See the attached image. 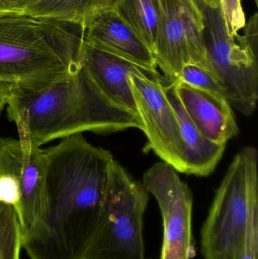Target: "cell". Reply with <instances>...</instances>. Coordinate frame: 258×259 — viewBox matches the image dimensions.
Listing matches in <instances>:
<instances>
[{"instance_id": "cell-1", "label": "cell", "mask_w": 258, "mask_h": 259, "mask_svg": "<svg viewBox=\"0 0 258 259\" xmlns=\"http://www.w3.org/2000/svg\"><path fill=\"white\" fill-rule=\"evenodd\" d=\"M45 152V231L24 249L30 259H83L101 214L115 158L82 134L62 139Z\"/></svg>"}, {"instance_id": "cell-2", "label": "cell", "mask_w": 258, "mask_h": 259, "mask_svg": "<svg viewBox=\"0 0 258 259\" xmlns=\"http://www.w3.org/2000/svg\"><path fill=\"white\" fill-rule=\"evenodd\" d=\"M22 144L39 148L83 132L142 131L139 115L108 98L80 65L65 78L33 91L15 85L8 103Z\"/></svg>"}, {"instance_id": "cell-3", "label": "cell", "mask_w": 258, "mask_h": 259, "mask_svg": "<svg viewBox=\"0 0 258 259\" xmlns=\"http://www.w3.org/2000/svg\"><path fill=\"white\" fill-rule=\"evenodd\" d=\"M84 26L24 15H0V80L38 91L80 67Z\"/></svg>"}, {"instance_id": "cell-4", "label": "cell", "mask_w": 258, "mask_h": 259, "mask_svg": "<svg viewBox=\"0 0 258 259\" xmlns=\"http://www.w3.org/2000/svg\"><path fill=\"white\" fill-rule=\"evenodd\" d=\"M258 152H238L217 190L201 231L204 259H239L250 210L258 198Z\"/></svg>"}, {"instance_id": "cell-5", "label": "cell", "mask_w": 258, "mask_h": 259, "mask_svg": "<svg viewBox=\"0 0 258 259\" xmlns=\"http://www.w3.org/2000/svg\"><path fill=\"white\" fill-rule=\"evenodd\" d=\"M148 191L114 159L101 214L83 259H145Z\"/></svg>"}, {"instance_id": "cell-6", "label": "cell", "mask_w": 258, "mask_h": 259, "mask_svg": "<svg viewBox=\"0 0 258 259\" xmlns=\"http://www.w3.org/2000/svg\"><path fill=\"white\" fill-rule=\"evenodd\" d=\"M197 2L204 16L209 72L222 87L230 106L251 116L257 106V52L240 35L229 36L219 7L214 9Z\"/></svg>"}, {"instance_id": "cell-7", "label": "cell", "mask_w": 258, "mask_h": 259, "mask_svg": "<svg viewBox=\"0 0 258 259\" xmlns=\"http://www.w3.org/2000/svg\"><path fill=\"white\" fill-rule=\"evenodd\" d=\"M159 15L157 67L168 83L180 80L183 67L194 64L209 72L204 21L197 0H156Z\"/></svg>"}, {"instance_id": "cell-8", "label": "cell", "mask_w": 258, "mask_h": 259, "mask_svg": "<svg viewBox=\"0 0 258 259\" xmlns=\"http://www.w3.org/2000/svg\"><path fill=\"white\" fill-rule=\"evenodd\" d=\"M46 166L45 149L0 137V178L12 181L21 193L23 249L38 241L45 231Z\"/></svg>"}, {"instance_id": "cell-9", "label": "cell", "mask_w": 258, "mask_h": 259, "mask_svg": "<svg viewBox=\"0 0 258 259\" xmlns=\"http://www.w3.org/2000/svg\"><path fill=\"white\" fill-rule=\"evenodd\" d=\"M178 173L162 161L143 175L142 185L157 200L163 220L159 259H192L196 253L192 234V193Z\"/></svg>"}, {"instance_id": "cell-10", "label": "cell", "mask_w": 258, "mask_h": 259, "mask_svg": "<svg viewBox=\"0 0 258 259\" xmlns=\"http://www.w3.org/2000/svg\"><path fill=\"white\" fill-rule=\"evenodd\" d=\"M130 81L146 136L145 152L152 151L177 171L186 174V149L177 114L164 90L166 80L132 74Z\"/></svg>"}, {"instance_id": "cell-11", "label": "cell", "mask_w": 258, "mask_h": 259, "mask_svg": "<svg viewBox=\"0 0 258 259\" xmlns=\"http://www.w3.org/2000/svg\"><path fill=\"white\" fill-rule=\"evenodd\" d=\"M80 64L108 98L137 115L130 76L137 74L149 78L165 79L158 70L144 68L124 58L99 50L85 41L80 51Z\"/></svg>"}, {"instance_id": "cell-12", "label": "cell", "mask_w": 258, "mask_h": 259, "mask_svg": "<svg viewBox=\"0 0 258 259\" xmlns=\"http://www.w3.org/2000/svg\"><path fill=\"white\" fill-rule=\"evenodd\" d=\"M174 83L188 116L205 138L217 144H226L239 134L234 112L224 96L184 82Z\"/></svg>"}, {"instance_id": "cell-13", "label": "cell", "mask_w": 258, "mask_h": 259, "mask_svg": "<svg viewBox=\"0 0 258 259\" xmlns=\"http://www.w3.org/2000/svg\"><path fill=\"white\" fill-rule=\"evenodd\" d=\"M84 41L144 68L157 70L151 50L114 10L98 15L85 26Z\"/></svg>"}, {"instance_id": "cell-14", "label": "cell", "mask_w": 258, "mask_h": 259, "mask_svg": "<svg viewBox=\"0 0 258 259\" xmlns=\"http://www.w3.org/2000/svg\"><path fill=\"white\" fill-rule=\"evenodd\" d=\"M164 90L174 107L180 123L186 149V175L208 177L221 161L226 144H217L208 140L188 116L176 91L175 83H164Z\"/></svg>"}, {"instance_id": "cell-15", "label": "cell", "mask_w": 258, "mask_h": 259, "mask_svg": "<svg viewBox=\"0 0 258 259\" xmlns=\"http://www.w3.org/2000/svg\"><path fill=\"white\" fill-rule=\"evenodd\" d=\"M116 0H40L24 15L86 26L98 15L113 10Z\"/></svg>"}, {"instance_id": "cell-16", "label": "cell", "mask_w": 258, "mask_h": 259, "mask_svg": "<svg viewBox=\"0 0 258 259\" xmlns=\"http://www.w3.org/2000/svg\"><path fill=\"white\" fill-rule=\"evenodd\" d=\"M114 11L156 54L159 15L156 0H116Z\"/></svg>"}, {"instance_id": "cell-17", "label": "cell", "mask_w": 258, "mask_h": 259, "mask_svg": "<svg viewBox=\"0 0 258 259\" xmlns=\"http://www.w3.org/2000/svg\"><path fill=\"white\" fill-rule=\"evenodd\" d=\"M22 233L13 205L0 202V259H20Z\"/></svg>"}, {"instance_id": "cell-18", "label": "cell", "mask_w": 258, "mask_h": 259, "mask_svg": "<svg viewBox=\"0 0 258 259\" xmlns=\"http://www.w3.org/2000/svg\"><path fill=\"white\" fill-rule=\"evenodd\" d=\"M179 81L225 97L224 89L215 77L205 70L194 64H188L183 67Z\"/></svg>"}, {"instance_id": "cell-19", "label": "cell", "mask_w": 258, "mask_h": 259, "mask_svg": "<svg viewBox=\"0 0 258 259\" xmlns=\"http://www.w3.org/2000/svg\"><path fill=\"white\" fill-rule=\"evenodd\" d=\"M219 9L227 33L230 37H236L246 24L242 0H219Z\"/></svg>"}, {"instance_id": "cell-20", "label": "cell", "mask_w": 258, "mask_h": 259, "mask_svg": "<svg viewBox=\"0 0 258 259\" xmlns=\"http://www.w3.org/2000/svg\"><path fill=\"white\" fill-rule=\"evenodd\" d=\"M258 198L253 201L239 259H257Z\"/></svg>"}, {"instance_id": "cell-21", "label": "cell", "mask_w": 258, "mask_h": 259, "mask_svg": "<svg viewBox=\"0 0 258 259\" xmlns=\"http://www.w3.org/2000/svg\"><path fill=\"white\" fill-rule=\"evenodd\" d=\"M40 0H0V15H24L30 6Z\"/></svg>"}, {"instance_id": "cell-22", "label": "cell", "mask_w": 258, "mask_h": 259, "mask_svg": "<svg viewBox=\"0 0 258 259\" xmlns=\"http://www.w3.org/2000/svg\"><path fill=\"white\" fill-rule=\"evenodd\" d=\"M15 84L0 80V112L8 105Z\"/></svg>"}, {"instance_id": "cell-23", "label": "cell", "mask_w": 258, "mask_h": 259, "mask_svg": "<svg viewBox=\"0 0 258 259\" xmlns=\"http://www.w3.org/2000/svg\"><path fill=\"white\" fill-rule=\"evenodd\" d=\"M197 1L214 9L219 7V0H197Z\"/></svg>"}]
</instances>
